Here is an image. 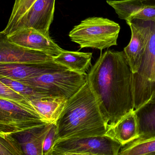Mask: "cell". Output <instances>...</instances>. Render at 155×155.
Masks as SVG:
<instances>
[{"instance_id": "4", "label": "cell", "mask_w": 155, "mask_h": 155, "mask_svg": "<svg viewBox=\"0 0 155 155\" xmlns=\"http://www.w3.org/2000/svg\"><path fill=\"white\" fill-rule=\"evenodd\" d=\"M19 81L33 87L49 96L69 99L85 84L87 74L65 70Z\"/></svg>"}, {"instance_id": "9", "label": "cell", "mask_w": 155, "mask_h": 155, "mask_svg": "<svg viewBox=\"0 0 155 155\" xmlns=\"http://www.w3.org/2000/svg\"><path fill=\"white\" fill-rule=\"evenodd\" d=\"M153 21L134 20L126 21L131 30V39L124 52L133 74L137 72L147 47L152 31Z\"/></svg>"}, {"instance_id": "24", "label": "cell", "mask_w": 155, "mask_h": 155, "mask_svg": "<svg viewBox=\"0 0 155 155\" xmlns=\"http://www.w3.org/2000/svg\"><path fill=\"white\" fill-rule=\"evenodd\" d=\"M57 133V127L55 123H53L45 138L43 145V155H47L52 149L54 142L56 141Z\"/></svg>"}, {"instance_id": "5", "label": "cell", "mask_w": 155, "mask_h": 155, "mask_svg": "<svg viewBox=\"0 0 155 155\" xmlns=\"http://www.w3.org/2000/svg\"><path fill=\"white\" fill-rule=\"evenodd\" d=\"M133 98L134 110L148 102L155 90V21L147 47L137 72L133 76Z\"/></svg>"}, {"instance_id": "17", "label": "cell", "mask_w": 155, "mask_h": 155, "mask_svg": "<svg viewBox=\"0 0 155 155\" xmlns=\"http://www.w3.org/2000/svg\"><path fill=\"white\" fill-rule=\"evenodd\" d=\"M92 53L70 51L64 50L58 56H54L53 61L58 64L79 73L86 72L92 66Z\"/></svg>"}, {"instance_id": "26", "label": "cell", "mask_w": 155, "mask_h": 155, "mask_svg": "<svg viewBox=\"0 0 155 155\" xmlns=\"http://www.w3.org/2000/svg\"><path fill=\"white\" fill-rule=\"evenodd\" d=\"M148 102H151V103H155V90H154V91L153 93L151 98L149 99Z\"/></svg>"}, {"instance_id": "13", "label": "cell", "mask_w": 155, "mask_h": 155, "mask_svg": "<svg viewBox=\"0 0 155 155\" xmlns=\"http://www.w3.org/2000/svg\"><path fill=\"white\" fill-rule=\"evenodd\" d=\"M107 3L122 20L155 21V7L145 5L140 0H107Z\"/></svg>"}, {"instance_id": "10", "label": "cell", "mask_w": 155, "mask_h": 155, "mask_svg": "<svg viewBox=\"0 0 155 155\" xmlns=\"http://www.w3.org/2000/svg\"><path fill=\"white\" fill-rule=\"evenodd\" d=\"M53 57L43 52L17 45L10 41L3 31L0 32V63L47 62L53 61Z\"/></svg>"}, {"instance_id": "14", "label": "cell", "mask_w": 155, "mask_h": 155, "mask_svg": "<svg viewBox=\"0 0 155 155\" xmlns=\"http://www.w3.org/2000/svg\"><path fill=\"white\" fill-rule=\"evenodd\" d=\"M52 124L47 123L13 135L20 143L25 155H43L44 141Z\"/></svg>"}, {"instance_id": "3", "label": "cell", "mask_w": 155, "mask_h": 155, "mask_svg": "<svg viewBox=\"0 0 155 155\" xmlns=\"http://www.w3.org/2000/svg\"><path fill=\"white\" fill-rule=\"evenodd\" d=\"M120 31V25L114 21L103 17H89L74 26L69 36L81 49L92 48L102 51L117 45Z\"/></svg>"}, {"instance_id": "1", "label": "cell", "mask_w": 155, "mask_h": 155, "mask_svg": "<svg viewBox=\"0 0 155 155\" xmlns=\"http://www.w3.org/2000/svg\"><path fill=\"white\" fill-rule=\"evenodd\" d=\"M133 76L124 52L117 51L101 54L88 72L87 81L107 130L134 110Z\"/></svg>"}, {"instance_id": "7", "label": "cell", "mask_w": 155, "mask_h": 155, "mask_svg": "<svg viewBox=\"0 0 155 155\" xmlns=\"http://www.w3.org/2000/svg\"><path fill=\"white\" fill-rule=\"evenodd\" d=\"M122 145L106 136L64 139L54 142L52 149L62 153L118 155Z\"/></svg>"}, {"instance_id": "20", "label": "cell", "mask_w": 155, "mask_h": 155, "mask_svg": "<svg viewBox=\"0 0 155 155\" xmlns=\"http://www.w3.org/2000/svg\"><path fill=\"white\" fill-rule=\"evenodd\" d=\"M0 81L30 101L32 99L51 97L44 94L33 87L19 81L0 76Z\"/></svg>"}, {"instance_id": "27", "label": "cell", "mask_w": 155, "mask_h": 155, "mask_svg": "<svg viewBox=\"0 0 155 155\" xmlns=\"http://www.w3.org/2000/svg\"><path fill=\"white\" fill-rule=\"evenodd\" d=\"M68 153L69 155H96L94 154H85V153Z\"/></svg>"}, {"instance_id": "2", "label": "cell", "mask_w": 155, "mask_h": 155, "mask_svg": "<svg viewBox=\"0 0 155 155\" xmlns=\"http://www.w3.org/2000/svg\"><path fill=\"white\" fill-rule=\"evenodd\" d=\"M55 124L57 129L55 141L105 135L107 126L88 81L67 100Z\"/></svg>"}, {"instance_id": "11", "label": "cell", "mask_w": 155, "mask_h": 155, "mask_svg": "<svg viewBox=\"0 0 155 155\" xmlns=\"http://www.w3.org/2000/svg\"><path fill=\"white\" fill-rule=\"evenodd\" d=\"M8 40L21 47L43 52L52 56H58L64 51L51 39L31 28L20 29L7 35Z\"/></svg>"}, {"instance_id": "19", "label": "cell", "mask_w": 155, "mask_h": 155, "mask_svg": "<svg viewBox=\"0 0 155 155\" xmlns=\"http://www.w3.org/2000/svg\"><path fill=\"white\" fill-rule=\"evenodd\" d=\"M155 155V137L136 140L122 147L118 155Z\"/></svg>"}, {"instance_id": "15", "label": "cell", "mask_w": 155, "mask_h": 155, "mask_svg": "<svg viewBox=\"0 0 155 155\" xmlns=\"http://www.w3.org/2000/svg\"><path fill=\"white\" fill-rule=\"evenodd\" d=\"M104 136L118 142L122 147L137 139L139 129L134 110L126 115L108 128Z\"/></svg>"}, {"instance_id": "12", "label": "cell", "mask_w": 155, "mask_h": 155, "mask_svg": "<svg viewBox=\"0 0 155 155\" xmlns=\"http://www.w3.org/2000/svg\"><path fill=\"white\" fill-rule=\"evenodd\" d=\"M65 70L68 69L54 61L37 63H0V76L20 81Z\"/></svg>"}, {"instance_id": "21", "label": "cell", "mask_w": 155, "mask_h": 155, "mask_svg": "<svg viewBox=\"0 0 155 155\" xmlns=\"http://www.w3.org/2000/svg\"><path fill=\"white\" fill-rule=\"evenodd\" d=\"M35 1L15 0L7 25L3 31L6 35Z\"/></svg>"}, {"instance_id": "16", "label": "cell", "mask_w": 155, "mask_h": 155, "mask_svg": "<svg viewBox=\"0 0 155 155\" xmlns=\"http://www.w3.org/2000/svg\"><path fill=\"white\" fill-rule=\"evenodd\" d=\"M68 99L63 97H47L30 100L37 113L46 123H55Z\"/></svg>"}, {"instance_id": "23", "label": "cell", "mask_w": 155, "mask_h": 155, "mask_svg": "<svg viewBox=\"0 0 155 155\" xmlns=\"http://www.w3.org/2000/svg\"><path fill=\"white\" fill-rule=\"evenodd\" d=\"M0 98L11 100L36 111L28 99L13 90L1 81H0Z\"/></svg>"}, {"instance_id": "6", "label": "cell", "mask_w": 155, "mask_h": 155, "mask_svg": "<svg viewBox=\"0 0 155 155\" xmlns=\"http://www.w3.org/2000/svg\"><path fill=\"white\" fill-rule=\"evenodd\" d=\"M47 124L36 111L0 98V132L13 135Z\"/></svg>"}, {"instance_id": "25", "label": "cell", "mask_w": 155, "mask_h": 155, "mask_svg": "<svg viewBox=\"0 0 155 155\" xmlns=\"http://www.w3.org/2000/svg\"><path fill=\"white\" fill-rule=\"evenodd\" d=\"M144 4L155 7V0H140Z\"/></svg>"}, {"instance_id": "22", "label": "cell", "mask_w": 155, "mask_h": 155, "mask_svg": "<svg viewBox=\"0 0 155 155\" xmlns=\"http://www.w3.org/2000/svg\"><path fill=\"white\" fill-rule=\"evenodd\" d=\"M0 155H25L18 141L12 135L0 132Z\"/></svg>"}, {"instance_id": "18", "label": "cell", "mask_w": 155, "mask_h": 155, "mask_svg": "<svg viewBox=\"0 0 155 155\" xmlns=\"http://www.w3.org/2000/svg\"><path fill=\"white\" fill-rule=\"evenodd\" d=\"M139 129L138 138L155 137V103L147 102L134 110Z\"/></svg>"}, {"instance_id": "8", "label": "cell", "mask_w": 155, "mask_h": 155, "mask_svg": "<svg viewBox=\"0 0 155 155\" xmlns=\"http://www.w3.org/2000/svg\"><path fill=\"white\" fill-rule=\"evenodd\" d=\"M55 0H36L7 35L25 28H31L44 34L49 35L53 21Z\"/></svg>"}, {"instance_id": "28", "label": "cell", "mask_w": 155, "mask_h": 155, "mask_svg": "<svg viewBox=\"0 0 155 155\" xmlns=\"http://www.w3.org/2000/svg\"></svg>"}]
</instances>
